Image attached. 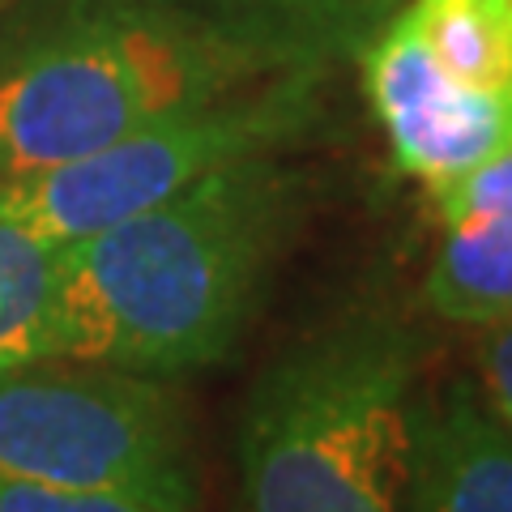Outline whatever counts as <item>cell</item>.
Returning a JSON list of instances; mask_svg holds the SVG:
<instances>
[{"instance_id":"obj_1","label":"cell","mask_w":512,"mask_h":512,"mask_svg":"<svg viewBox=\"0 0 512 512\" xmlns=\"http://www.w3.org/2000/svg\"><path fill=\"white\" fill-rule=\"evenodd\" d=\"M295 214V175L278 154H256L60 244L56 359L154 380L227 363L261 308Z\"/></svg>"},{"instance_id":"obj_2","label":"cell","mask_w":512,"mask_h":512,"mask_svg":"<svg viewBox=\"0 0 512 512\" xmlns=\"http://www.w3.org/2000/svg\"><path fill=\"white\" fill-rule=\"evenodd\" d=\"M423 338L355 308L291 342L252 380L231 512H410Z\"/></svg>"},{"instance_id":"obj_3","label":"cell","mask_w":512,"mask_h":512,"mask_svg":"<svg viewBox=\"0 0 512 512\" xmlns=\"http://www.w3.org/2000/svg\"><path fill=\"white\" fill-rule=\"evenodd\" d=\"M295 69L282 43L167 5L73 13L0 60V184Z\"/></svg>"},{"instance_id":"obj_4","label":"cell","mask_w":512,"mask_h":512,"mask_svg":"<svg viewBox=\"0 0 512 512\" xmlns=\"http://www.w3.org/2000/svg\"><path fill=\"white\" fill-rule=\"evenodd\" d=\"M0 474L201 512V474L167 380L39 359L0 376Z\"/></svg>"},{"instance_id":"obj_5","label":"cell","mask_w":512,"mask_h":512,"mask_svg":"<svg viewBox=\"0 0 512 512\" xmlns=\"http://www.w3.org/2000/svg\"><path fill=\"white\" fill-rule=\"evenodd\" d=\"M320 69H295L227 99L137 128L73 163L0 184V210L52 244H73L175 197L239 158L278 154L316 116Z\"/></svg>"},{"instance_id":"obj_6","label":"cell","mask_w":512,"mask_h":512,"mask_svg":"<svg viewBox=\"0 0 512 512\" xmlns=\"http://www.w3.org/2000/svg\"><path fill=\"white\" fill-rule=\"evenodd\" d=\"M363 82L397 167L427 192L512 150V86L487 90L453 77L406 13L367 39Z\"/></svg>"},{"instance_id":"obj_7","label":"cell","mask_w":512,"mask_h":512,"mask_svg":"<svg viewBox=\"0 0 512 512\" xmlns=\"http://www.w3.org/2000/svg\"><path fill=\"white\" fill-rule=\"evenodd\" d=\"M431 201L444 239L427 269V308L474 329L512 320V150L436 188Z\"/></svg>"},{"instance_id":"obj_8","label":"cell","mask_w":512,"mask_h":512,"mask_svg":"<svg viewBox=\"0 0 512 512\" xmlns=\"http://www.w3.org/2000/svg\"><path fill=\"white\" fill-rule=\"evenodd\" d=\"M410 512H512V431L478 380L414 397Z\"/></svg>"},{"instance_id":"obj_9","label":"cell","mask_w":512,"mask_h":512,"mask_svg":"<svg viewBox=\"0 0 512 512\" xmlns=\"http://www.w3.org/2000/svg\"><path fill=\"white\" fill-rule=\"evenodd\" d=\"M60 244L0 210V376L56 359Z\"/></svg>"},{"instance_id":"obj_10","label":"cell","mask_w":512,"mask_h":512,"mask_svg":"<svg viewBox=\"0 0 512 512\" xmlns=\"http://www.w3.org/2000/svg\"><path fill=\"white\" fill-rule=\"evenodd\" d=\"M410 26L427 52L470 86H512V0H410Z\"/></svg>"},{"instance_id":"obj_11","label":"cell","mask_w":512,"mask_h":512,"mask_svg":"<svg viewBox=\"0 0 512 512\" xmlns=\"http://www.w3.org/2000/svg\"><path fill=\"white\" fill-rule=\"evenodd\" d=\"M214 18L325 64L346 43H367L389 22L393 0H210Z\"/></svg>"},{"instance_id":"obj_12","label":"cell","mask_w":512,"mask_h":512,"mask_svg":"<svg viewBox=\"0 0 512 512\" xmlns=\"http://www.w3.org/2000/svg\"><path fill=\"white\" fill-rule=\"evenodd\" d=\"M0 512H167V508L111 491H77V487H52V483L0 474Z\"/></svg>"},{"instance_id":"obj_13","label":"cell","mask_w":512,"mask_h":512,"mask_svg":"<svg viewBox=\"0 0 512 512\" xmlns=\"http://www.w3.org/2000/svg\"><path fill=\"white\" fill-rule=\"evenodd\" d=\"M478 384L491 397L504 427L512 431V320L487 325L478 338Z\"/></svg>"}]
</instances>
